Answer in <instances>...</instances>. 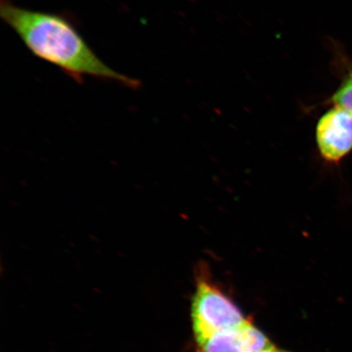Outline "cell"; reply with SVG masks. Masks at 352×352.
Masks as SVG:
<instances>
[{
  "label": "cell",
  "mask_w": 352,
  "mask_h": 352,
  "mask_svg": "<svg viewBox=\"0 0 352 352\" xmlns=\"http://www.w3.org/2000/svg\"><path fill=\"white\" fill-rule=\"evenodd\" d=\"M0 16L34 56L59 68L78 82L92 77L120 83L131 89L140 86L139 80L105 64L65 15L28 10L12 0H1Z\"/></svg>",
  "instance_id": "1"
},
{
  "label": "cell",
  "mask_w": 352,
  "mask_h": 352,
  "mask_svg": "<svg viewBox=\"0 0 352 352\" xmlns=\"http://www.w3.org/2000/svg\"><path fill=\"white\" fill-rule=\"evenodd\" d=\"M191 320L196 346L217 334L243 327L250 320L213 280L208 265L201 263L195 274Z\"/></svg>",
  "instance_id": "2"
},
{
  "label": "cell",
  "mask_w": 352,
  "mask_h": 352,
  "mask_svg": "<svg viewBox=\"0 0 352 352\" xmlns=\"http://www.w3.org/2000/svg\"><path fill=\"white\" fill-rule=\"evenodd\" d=\"M316 138L321 156L330 162H340L352 149V113L330 109L320 118Z\"/></svg>",
  "instance_id": "3"
},
{
  "label": "cell",
  "mask_w": 352,
  "mask_h": 352,
  "mask_svg": "<svg viewBox=\"0 0 352 352\" xmlns=\"http://www.w3.org/2000/svg\"><path fill=\"white\" fill-rule=\"evenodd\" d=\"M274 344L265 333L249 321L243 327L217 334L197 345V352H248Z\"/></svg>",
  "instance_id": "4"
},
{
  "label": "cell",
  "mask_w": 352,
  "mask_h": 352,
  "mask_svg": "<svg viewBox=\"0 0 352 352\" xmlns=\"http://www.w3.org/2000/svg\"><path fill=\"white\" fill-rule=\"evenodd\" d=\"M333 102L336 107L352 113V74L342 83L340 89L333 96Z\"/></svg>",
  "instance_id": "5"
},
{
  "label": "cell",
  "mask_w": 352,
  "mask_h": 352,
  "mask_svg": "<svg viewBox=\"0 0 352 352\" xmlns=\"http://www.w3.org/2000/svg\"><path fill=\"white\" fill-rule=\"evenodd\" d=\"M248 352H292V351L281 349H280V347L276 346L274 343V344L271 345L270 346L266 347V349H263L258 350V351H248Z\"/></svg>",
  "instance_id": "6"
}]
</instances>
